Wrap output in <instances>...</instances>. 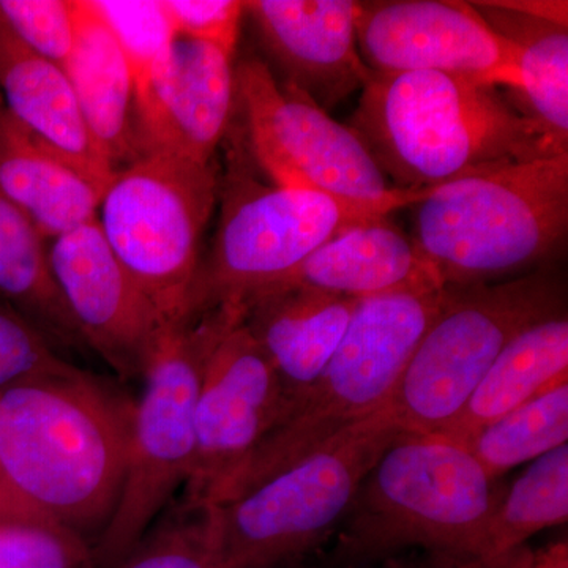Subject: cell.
Returning <instances> with one entry per match:
<instances>
[{
	"mask_svg": "<svg viewBox=\"0 0 568 568\" xmlns=\"http://www.w3.org/2000/svg\"><path fill=\"white\" fill-rule=\"evenodd\" d=\"M134 405L77 368L0 395V473L29 518L102 534L129 458Z\"/></svg>",
	"mask_w": 568,
	"mask_h": 568,
	"instance_id": "cell-1",
	"label": "cell"
},
{
	"mask_svg": "<svg viewBox=\"0 0 568 568\" xmlns=\"http://www.w3.org/2000/svg\"><path fill=\"white\" fill-rule=\"evenodd\" d=\"M347 126L392 185L416 192L568 153L495 85L436 71L372 73Z\"/></svg>",
	"mask_w": 568,
	"mask_h": 568,
	"instance_id": "cell-2",
	"label": "cell"
},
{
	"mask_svg": "<svg viewBox=\"0 0 568 568\" xmlns=\"http://www.w3.org/2000/svg\"><path fill=\"white\" fill-rule=\"evenodd\" d=\"M504 493L459 444L403 433L362 481L338 528L336 559L420 548L436 568H496L489 529Z\"/></svg>",
	"mask_w": 568,
	"mask_h": 568,
	"instance_id": "cell-3",
	"label": "cell"
},
{
	"mask_svg": "<svg viewBox=\"0 0 568 568\" xmlns=\"http://www.w3.org/2000/svg\"><path fill=\"white\" fill-rule=\"evenodd\" d=\"M414 207V242L446 286L517 275L566 239L568 153L444 183Z\"/></svg>",
	"mask_w": 568,
	"mask_h": 568,
	"instance_id": "cell-4",
	"label": "cell"
},
{
	"mask_svg": "<svg viewBox=\"0 0 568 568\" xmlns=\"http://www.w3.org/2000/svg\"><path fill=\"white\" fill-rule=\"evenodd\" d=\"M446 294L447 286L417 287L361 298L316 383L284 410L213 504L242 495L383 410Z\"/></svg>",
	"mask_w": 568,
	"mask_h": 568,
	"instance_id": "cell-5",
	"label": "cell"
},
{
	"mask_svg": "<svg viewBox=\"0 0 568 568\" xmlns=\"http://www.w3.org/2000/svg\"><path fill=\"white\" fill-rule=\"evenodd\" d=\"M403 435L387 407L242 495L203 508L216 568H276L342 525L362 481Z\"/></svg>",
	"mask_w": 568,
	"mask_h": 568,
	"instance_id": "cell-6",
	"label": "cell"
},
{
	"mask_svg": "<svg viewBox=\"0 0 568 568\" xmlns=\"http://www.w3.org/2000/svg\"><path fill=\"white\" fill-rule=\"evenodd\" d=\"M245 305L223 304L192 321L166 325L144 373L134 405L125 477L93 556L99 568H118L136 548L179 487L194 459V406L209 358Z\"/></svg>",
	"mask_w": 568,
	"mask_h": 568,
	"instance_id": "cell-7",
	"label": "cell"
},
{
	"mask_svg": "<svg viewBox=\"0 0 568 568\" xmlns=\"http://www.w3.org/2000/svg\"><path fill=\"white\" fill-rule=\"evenodd\" d=\"M564 312V286L548 271L508 282L447 286L439 313L387 410L406 435L436 437L455 420L504 347L529 325Z\"/></svg>",
	"mask_w": 568,
	"mask_h": 568,
	"instance_id": "cell-8",
	"label": "cell"
},
{
	"mask_svg": "<svg viewBox=\"0 0 568 568\" xmlns=\"http://www.w3.org/2000/svg\"><path fill=\"white\" fill-rule=\"evenodd\" d=\"M216 196L212 164L164 153L141 155L104 190L100 230L168 325L189 321L201 237Z\"/></svg>",
	"mask_w": 568,
	"mask_h": 568,
	"instance_id": "cell-9",
	"label": "cell"
},
{
	"mask_svg": "<svg viewBox=\"0 0 568 568\" xmlns=\"http://www.w3.org/2000/svg\"><path fill=\"white\" fill-rule=\"evenodd\" d=\"M235 91L254 160L275 185L325 194L372 216L414 207L432 192L392 185L349 126L280 84L260 59L239 63Z\"/></svg>",
	"mask_w": 568,
	"mask_h": 568,
	"instance_id": "cell-10",
	"label": "cell"
},
{
	"mask_svg": "<svg viewBox=\"0 0 568 568\" xmlns=\"http://www.w3.org/2000/svg\"><path fill=\"white\" fill-rule=\"evenodd\" d=\"M230 171L211 253L200 261L194 276L189 321L223 304H245L346 227L381 219L325 194L267 186L237 168Z\"/></svg>",
	"mask_w": 568,
	"mask_h": 568,
	"instance_id": "cell-11",
	"label": "cell"
},
{
	"mask_svg": "<svg viewBox=\"0 0 568 568\" xmlns=\"http://www.w3.org/2000/svg\"><path fill=\"white\" fill-rule=\"evenodd\" d=\"M244 320L220 339L201 379L183 508L212 506L286 409L280 377Z\"/></svg>",
	"mask_w": 568,
	"mask_h": 568,
	"instance_id": "cell-12",
	"label": "cell"
},
{
	"mask_svg": "<svg viewBox=\"0 0 568 568\" xmlns=\"http://www.w3.org/2000/svg\"><path fill=\"white\" fill-rule=\"evenodd\" d=\"M355 32L372 73L436 71L518 91L517 48L493 31L473 3H358Z\"/></svg>",
	"mask_w": 568,
	"mask_h": 568,
	"instance_id": "cell-13",
	"label": "cell"
},
{
	"mask_svg": "<svg viewBox=\"0 0 568 568\" xmlns=\"http://www.w3.org/2000/svg\"><path fill=\"white\" fill-rule=\"evenodd\" d=\"M48 257L81 342L119 376H144L168 324L112 253L99 222L55 237Z\"/></svg>",
	"mask_w": 568,
	"mask_h": 568,
	"instance_id": "cell-14",
	"label": "cell"
},
{
	"mask_svg": "<svg viewBox=\"0 0 568 568\" xmlns=\"http://www.w3.org/2000/svg\"><path fill=\"white\" fill-rule=\"evenodd\" d=\"M234 55L204 41L175 40L162 77L134 100L138 153L211 164L235 103Z\"/></svg>",
	"mask_w": 568,
	"mask_h": 568,
	"instance_id": "cell-15",
	"label": "cell"
},
{
	"mask_svg": "<svg viewBox=\"0 0 568 568\" xmlns=\"http://www.w3.org/2000/svg\"><path fill=\"white\" fill-rule=\"evenodd\" d=\"M265 50L286 74V84L327 112L364 89L372 71L357 47L358 2L351 0H256L245 2Z\"/></svg>",
	"mask_w": 568,
	"mask_h": 568,
	"instance_id": "cell-16",
	"label": "cell"
},
{
	"mask_svg": "<svg viewBox=\"0 0 568 568\" xmlns=\"http://www.w3.org/2000/svg\"><path fill=\"white\" fill-rule=\"evenodd\" d=\"M358 302L306 286H268L246 298L244 323L280 377L286 409L334 357Z\"/></svg>",
	"mask_w": 568,
	"mask_h": 568,
	"instance_id": "cell-17",
	"label": "cell"
},
{
	"mask_svg": "<svg viewBox=\"0 0 568 568\" xmlns=\"http://www.w3.org/2000/svg\"><path fill=\"white\" fill-rule=\"evenodd\" d=\"M0 95L22 129L106 190L115 171L93 140L65 71L24 47L2 20Z\"/></svg>",
	"mask_w": 568,
	"mask_h": 568,
	"instance_id": "cell-18",
	"label": "cell"
},
{
	"mask_svg": "<svg viewBox=\"0 0 568 568\" xmlns=\"http://www.w3.org/2000/svg\"><path fill=\"white\" fill-rule=\"evenodd\" d=\"M271 286L315 287L365 298L446 284L425 260L413 235L399 230L388 216H381L346 227Z\"/></svg>",
	"mask_w": 568,
	"mask_h": 568,
	"instance_id": "cell-19",
	"label": "cell"
},
{
	"mask_svg": "<svg viewBox=\"0 0 568 568\" xmlns=\"http://www.w3.org/2000/svg\"><path fill=\"white\" fill-rule=\"evenodd\" d=\"M63 71L112 170L118 173L140 159L132 70L91 0H74V41Z\"/></svg>",
	"mask_w": 568,
	"mask_h": 568,
	"instance_id": "cell-20",
	"label": "cell"
},
{
	"mask_svg": "<svg viewBox=\"0 0 568 568\" xmlns=\"http://www.w3.org/2000/svg\"><path fill=\"white\" fill-rule=\"evenodd\" d=\"M104 190L0 110V194L54 241L97 220Z\"/></svg>",
	"mask_w": 568,
	"mask_h": 568,
	"instance_id": "cell-21",
	"label": "cell"
},
{
	"mask_svg": "<svg viewBox=\"0 0 568 568\" xmlns=\"http://www.w3.org/2000/svg\"><path fill=\"white\" fill-rule=\"evenodd\" d=\"M568 381V320L559 313L519 332L440 436L459 444L556 384Z\"/></svg>",
	"mask_w": 568,
	"mask_h": 568,
	"instance_id": "cell-22",
	"label": "cell"
},
{
	"mask_svg": "<svg viewBox=\"0 0 568 568\" xmlns=\"http://www.w3.org/2000/svg\"><path fill=\"white\" fill-rule=\"evenodd\" d=\"M474 9L489 28L518 52V100L521 114L568 151L567 26L508 9L503 2H476Z\"/></svg>",
	"mask_w": 568,
	"mask_h": 568,
	"instance_id": "cell-23",
	"label": "cell"
},
{
	"mask_svg": "<svg viewBox=\"0 0 568 568\" xmlns=\"http://www.w3.org/2000/svg\"><path fill=\"white\" fill-rule=\"evenodd\" d=\"M0 295L65 345H78L81 342L52 275L43 234L26 213L2 194Z\"/></svg>",
	"mask_w": 568,
	"mask_h": 568,
	"instance_id": "cell-24",
	"label": "cell"
},
{
	"mask_svg": "<svg viewBox=\"0 0 568 568\" xmlns=\"http://www.w3.org/2000/svg\"><path fill=\"white\" fill-rule=\"evenodd\" d=\"M568 519V446L534 459L506 489L493 517L489 549L496 568H528L530 537Z\"/></svg>",
	"mask_w": 568,
	"mask_h": 568,
	"instance_id": "cell-25",
	"label": "cell"
},
{
	"mask_svg": "<svg viewBox=\"0 0 568 568\" xmlns=\"http://www.w3.org/2000/svg\"><path fill=\"white\" fill-rule=\"evenodd\" d=\"M568 440V381L556 384L459 443L499 480L525 463L544 457Z\"/></svg>",
	"mask_w": 568,
	"mask_h": 568,
	"instance_id": "cell-26",
	"label": "cell"
},
{
	"mask_svg": "<svg viewBox=\"0 0 568 568\" xmlns=\"http://www.w3.org/2000/svg\"><path fill=\"white\" fill-rule=\"evenodd\" d=\"M121 48L134 81V100L166 70L178 36L163 0H91Z\"/></svg>",
	"mask_w": 568,
	"mask_h": 568,
	"instance_id": "cell-27",
	"label": "cell"
},
{
	"mask_svg": "<svg viewBox=\"0 0 568 568\" xmlns=\"http://www.w3.org/2000/svg\"><path fill=\"white\" fill-rule=\"evenodd\" d=\"M0 568H99L80 534L40 519L0 521Z\"/></svg>",
	"mask_w": 568,
	"mask_h": 568,
	"instance_id": "cell-28",
	"label": "cell"
},
{
	"mask_svg": "<svg viewBox=\"0 0 568 568\" xmlns=\"http://www.w3.org/2000/svg\"><path fill=\"white\" fill-rule=\"evenodd\" d=\"M0 20L24 47L63 69L74 41V0H0Z\"/></svg>",
	"mask_w": 568,
	"mask_h": 568,
	"instance_id": "cell-29",
	"label": "cell"
},
{
	"mask_svg": "<svg viewBox=\"0 0 568 568\" xmlns=\"http://www.w3.org/2000/svg\"><path fill=\"white\" fill-rule=\"evenodd\" d=\"M118 568H216L203 508L179 507L170 521L145 534Z\"/></svg>",
	"mask_w": 568,
	"mask_h": 568,
	"instance_id": "cell-30",
	"label": "cell"
},
{
	"mask_svg": "<svg viewBox=\"0 0 568 568\" xmlns=\"http://www.w3.org/2000/svg\"><path fill=\"white\" fill-rule=\"evenodd\" d=\"M77 368L52 349L50 339L37 325L0 308V395L22 384L67 375Z\"/></svg>",
	"mask_w": 568,
	"mask_h": 568,
	"instance_id": "cell-31",
	"label": "cell"
},
{
	"mask_svg": "<svg viewBox=\"0 0 568 568\" xmlns=\"http://www.w3.org/2000/svg\"><path fill=\"white\" fill-rule=\"evenodd\" d=\"M178 39L204 41L234 55L245 2L237 0H163Z\"/></svg>",
	"mask_w": 568,
	"mask_h": 568,
	"instance_id": "cell-32",
	"label": "cell"
},
{
	"mask_svg": "<svg viewBox=\"0 0 568 568\" xmlns=\"http://www.w3.org/2000/svg\"><path fill=\"white\" fill-rule=\"evenodd\" d=\"M528 568H568V544L556 541L532 556Z\"/></svg>",
	"mask_w": 568,
	"mask_h": 568,
	"instance_id": "cell-33",
	"label": "cell"
},
{
	"mask_svg": "<svg viewBox=\"0 0 568 568\" xmlns=\"http://www.w3.org/2000/svg\"><path fill=\"white\" fill-rule=\"evenodd\" d=\"M10 519H32L26 515L20 504L11 496L2 473H0V521H10Z\"/></svg>",
	"mask_w": 568,
	"mask_h": 568,
	"instance_id": "cell-34",
	"label": "cell"
},
{
	"mask_svg": "<svg viewBox=\"0 0 568 568\" xmlns=\"http://www.w3.org/2000/svg\"><path fill=\"white\" fill-rule=\"evenodd\" d=\"M3 108L2 95H0V110Z\"/></svg>",
	"mask_w": 568,
	"mask_h": 568,
	"instance_id": "cell-35",
	"label": "cell"
}]
</instances>
